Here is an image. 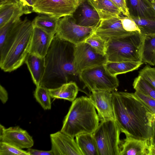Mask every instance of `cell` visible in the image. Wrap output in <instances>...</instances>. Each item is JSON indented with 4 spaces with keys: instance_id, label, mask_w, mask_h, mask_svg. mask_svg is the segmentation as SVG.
Segmentation results:
<instances>
[{
    "instance_id": "f35d334b",
    "label": "cell",
    "mask_w": 155,
    "mask_h": 155,
    "mask_svg": "<svg viewBox=\"0 0 155 155\" xmlns=\"http://www.w3.org/2000/svg\"><path fill=\"white\" fill-rule=\"evenodd\" d=\"M152 136L150 142V144L153 145L155 144V119L152 122Z\"/></svg>"
},
{
    "instance_id": "681fc988",
    "label": "cell",
    "mask_w": 155,
    "mask_h": 155,
    "mask_svg": "<svg viewBox=\"0 0 155 155\" xmlns=\"http://www.w3.org/2000/svg\"></svg>"
},
{
    "instance_id": "603a6c76",
    "label": "cell",
    "mask_w": 155,
    "mask_h": 155,
    "mask_svg": "<svg viewBox=\"0 0 155 155\" xmlns=\"http://www.w3.org/2000/svg\"><path fill=\"white\" fill-rule=\"evenodd\" d=\"M143 64V62L140 61H107L104 65L110 74L117 76L118 74H125L137 70Z\"/></svg>"
},
{
    "instance_id": "b9f144b4",
    "label": "cell",
    "mask_w": 155,
    "mask_h": 155,
    "mask_svg": "<svg viewBox=\"0 0 155 155\" xmlns=\"http://www.w3.org/2000/svg\"><path fill=\"white\" fill-rule=\"evenodd\" d=\"M5 128L4 126L0 124V136L3 133Z\"/></svg>"
},
{
    "instance_id": "8d00e7d4",
    "label": "cell",
    "mask_w": 155,
    "mask_h": 155,
    "mask_svg": "<svg viewBox=\"0 0 155 155\" xmlns=\"http://www.w3.org/2000/svg\"><path fill=\"white\" fill-rule=\"evenodd\" d=\"M8 99V94L5 88L0 85V99L2 103H5Z\"/></svg>"
},
{
    "instance_id": "ffe728a7",
    "label": "cell",
    "mask_w": 155,
    "mask_h": 155,
    "mask_svg": "<svg viewBox=\"0 0 155 155\" xmlns=\"http://www.w3.org/2000/svg\"><path fill=\"white\" fill-rule=\"evenodd\" d=\"M97 11L101 21L120 16L119 8L110 0H87Z\"/></svg>"
},
{
    "instance_id": "5b68a950",
    "label": "cell",
    "mask_w": 155,
    "mask_h": 155,
    "mask_svg": "<svg viewBox=\"0 0 155 155\" xmlns=\"http://www.w3.org/2000/svg\"><path fill=\"white\" fill-rule=\"evenodd\" d=\"M143 36L135 31L127 36L107 41L106 55L108 61H141Z\"/></svg>"
},
{
    "instance_id": "484cf974",
    "label": "cell",
    "mask_w": 155,
    "mask_h": 155,
    "mask_svg": "<svg viewBox=\"0 0 155 155\" xmlns=\"http://www.w3.org/2000/svg\"><path fill=\"white\" fill-rule=\"evenodd\" d=\"M60 18L46 15H39L32 21L34 25L54 36L56 33Z\"/></svg>"
},
{
    "instance_id": "e0dca14e",
    "label": "cell",
    "mask_w": 155,
    "mask_h": 155,
    "mask_svg": "<svg viewBox=\"0 0 155 155\" xmlns=\"http://www.w3.org/2000/svg\"><path fill=\"white\" fill-rule=\"evenodd\" d=\"M130 18L155 20V10L148 0H126Z\"/></svg>"
},
{
    "instance_id": "74e56055",
    "label": "cell",
    "mask_w": 155,
    "mask_h": 155,
    "mask_svg": "<svg viewBox=\"0 0 155 155\" xmlns=\"http://www.w3.org/2000/svg\"><path fill=\"white\" fill-rule=\"evenodd\" d=\"M21 2L19 0H0V7L8 5L19 4Z\"/></svg>"
},
{
    "instance_id": "ac0fdd59",
    "label": "cell",
    "mask_w": 155,
    "mask_h": 155,
    "mask_svg": "<svg viewBox=\"0 0 155 155\" xmlns=\"http://www.w3.org/2000/svg\"><path fill=\"white\" fill-rule=\"evenodd\" d=\"M36 86L40 85L45 70V57L29 53L25 61Z\"/></svg>"
},
{
    "instance_id": "4dcf8cb0",
    "label": "cell",
    "mask_w": 155,
    "mask_h": 155,
    "mask_svg": "<svg viewBox=\"0 0 155 155\" xmlns=\"http://www.w3.org/2000/svg\"><path fill=\"white\" fill-rule=\"evenodd\" d=\"M0 155H29L28 153L22 149L0 141Z\"/></svg>"
},
{
    "instance_id": "44dd1931",
    "label": "cell",
    "mask_w": 155,
    "mask_h": 155,
    "mask_svg": "<svg viewBox=\"0 0 155 155\" xmlns=\"http://www.w3.org/2000/svg\"><path fill=\"white\" fill-rule=\"evenodd\" d=\"M85 2L80 5V14L77 23L82 26L96 28L101 21L98 14L93 7Z\"/></svg>"
},
{
    "instance_id": "f546056e",
    "label": "cell",
    "mask_w": 155,
    "mask_h": 155,
    "mask_svg": "<svg viewBox=\"0 0 155 155\" xmlns=\"http://www.w3.org/2000/svg\"><path fill=\"white\" fill-rule=\"evenodd\" d=\"M99 53L106 55L107 41L94 32L85 41Z\"/></svg>"
},
{
    "instance_id": "836d02e7",
    "label": "cell",
    "mask_w": 155,
    "mask_h": 155,
    "mask_svg": "<svg viewBox=\"0 0 155 155\" xmlns=\"http://www.w3.org/2000/svg\"><path fill=\"white\" fill-rule=\"evenodd\" d=\"M134 93L155 115V99L138 91H135Z\"/></svg>"
},
{
    "instance_id": "d6a6232c",
    "label": "cell",
    "mask_w": 155,
    "mask_h": 155,
    "mask_svg": "<svg viewBox=\"0 0 155 155\" xmlns=\"http://www.w3.org/2000/svg\"><path fill=\"white\" fill-rule=\"evenodd\" d=\"M120 20L123 27L126 31L130 32L138 31L140 33L138 26L132 19L126 16H120Z\"/></svg>"
},
{
    "instance_id": "ab89813d",
    "label": "cell",
    "mask_w": 155,
    "mask_h": 155,
    "mask_svg": "<svg viewBox=\"0 0 155 155\" xmlns=\"http://www.w3.org/2000/svg\"><path fill=\"white\" fill-rule=\"evenodd\" d=\"M149 155H155V147L152 144H150L149 148Z\"/></svg>"
},
{
    "instance_id": "2e32d148",
    "label": "cell",
    "mask_w": 155,
    "mask_h": 155,
    "mask_svg": "<svg viewBox=\"0 0 155 155\" xmlns=\"http://www.w3.org/2000/svg\"><path fill=\"white\" fill-rule=\"evenodd\" d=\"M126 137L121 140L119 155H149V140Z\"/></svg>"
},
{
    "instance_id": "9a60e30c",
    "label": "cell",
    "mask_w": 155,
    "mask_h": 155,
    "mask_svg": "<svg viewBox=\"0 0 155 155\" xmlns=\"http://www.w3.org/2000/svg\"><path fill=\"white\" fill-rule=\"evenodd\" d=\"M54 36L34 26L29 53L45 57Z\"/></svg>"
},
{
    "instance_id": "d4e9b609",
    "label": "cell",
    "mask_w": 155,
    "mask_h": 155,
    "mask_svg": "<svg viewBox=\"0 0 155 155\" xmlns=\"http://www.w3.org/2000/svg\"><path fill=\"white\" fill-rule=\"evenodd\" d=\"M141 61L150 65H155V34L143 36Z\"/></svg>"
},
{
    "instance_id": "7402d4cb",
    "label": "cell",
    "mask_w": 155,
    "mask_h": 155,
    "mask_svg": "<svg viewBox=\"0 0 155 155\" xmlns=\"http://www.w3.org/2000/svg\"><path fill=\"white\" fill-rule=\"evenodd\" d=\"M48 90L51 98L63 99L72 102L76 99L78 88L74 82L71 81Z\"/></svg>"
},
{
    "instance_id": "ee69618b",
    "label": "cell",
    "mask_w": 155,
    "mask_h": 155,
    "mask_svg": "<svg viewBox=\"0 0 155 155\" xmlns=\"http://www.w3.org/2000/svg\"><path fill=\"white\" fill-rule=\"evenodd\" d=\"M150 2L152 7L155 10V0L151 1Z\"/></svg>"
},
{
    "instance_id": "5bb4252c",
    "label": "cell",
    "mask_w": 155,
    "mask_h": 155,
    "mask_svg": "<svg viewBox=\"0 0 155 155\" xmlns=\"http://www.w3.org/2000/svg\"><path fill=\"white\" fill-rule=\"evenodd\" d=\"M0 140L21 149L30 148L34 144L32 137L19 126L5 128L0 136Z\"/></svg>"
},
{
    "instance_id": "7dc6e473",
    "label": "cell",
    "mask_w": 155,
    "mask_h": 155,
    "mask_svg": "<svg viewBox=\"0 0 155 155\" xmlns=\"http://www.w3.org/2000/svg\"><path fill=\"white\" fill-rule=\"evenodd\" d=\"M153 145H154V147H155V144H154Z\"/></svg>"
},
{
    "instance_id": "7bdbcfd3",
    "label": "cell",
    "mask_w": 155,
    "mask_h": 155,
    "mask_svg": "<svg viewBox=\"0 0 155 155\" xmlns=\"http://www.w3.org/2000/svg\"><path fill=\"white\" fill-rule=\"evenodd\" d=\"M28 4V6L29 7H32L33 5V3L32 2V0H25Z\"/></svg>"
},
{
    "instance_id": "30bf717a",
    "label": "cell",
    "mask_w": 155,
    "mask_h": 155,
    "mask_svg": "<svg viewBox=\"0 0 155 155\" xmlns=\"http://www.w3.org/2000/svg\"><path fill=\"white\" fill-rule=\"evenodd\" d=\"M80 5L75 0H38L33 5L32 10L60 18L73 15Z\"/></svg>"
},
{
    "instance_id": "d6986e66",
    "label": "cell",
    "mask_w": 155,
    "mask_h": 155,
    "mask_svg": "<svg viewBox=\"0 0 155 155\" xmlns=\"http://www.w3.org/2000/svg\"><path fill=\"white\" fill-rule=\"evenodd\" d=\"M31 12L30 9L24 6L21 2L0 7V28L11 21L20 18L23 14Z\"/></svg>"
},
{
    "instance_id": "f1b7e54d",
    "label": "cell",
    "mask_w": 155,
    "mask_h": 155,
    "mask_svg": "<svg viewBox=\"0 0 155 155\" xmlns=\"http://www.w3.org/2000/svg\"><path fill=\"white\" fill-rule=\"evenodd\" d=\"M136 23L143 36L155 34V20L130 18Z\"/></svg>"
},
{
    "instance_id": "4316f807",
    "label": "cell",
    "mask_w": 155,
    "mask_h": 155,
    "mask_svg": "<svg viewBox=\"0 0 155 155\" xmlns=\"http://www.w3.org/2000/svg\"><path fill=\"white\" fill-rule=\"evenodd\" d=\"M133 86L136 91L155 99V88L140 76L138 75L134 79Z\"/></svg>"
},
{
    "instance_id": "83f0119b",
    "label": "cell",
    "mask_w": 155,
    "mask_h": 155,
    "mask_svg": "<svg viewBox=\"0 0 155 155\" xmlns=\"http://www.w3.org/2000/svg\"><path fill=\"white\" fill-rule=\"evenodd\" d=\"M34 95L37 101L44 110L51 109V97L48 89L40 85L36 86Z\"/></svg>"
},
{
    "instance_id": "7c38bea8",
    "label": "cell",
    "mask_w": 155,
    "mask_h": 155,
    "mask_svg": "<svg viewBox=\"0 0 155 155\" xmlns=\"http://www.w3.org/2000/svg\"><path fill=\"white\" fill-rule=\"evenodd\" d=\"M54 155H83L74 138L61 130L50 134Z\"/></svg>"
},
{
    "instance_id": "60d3db41",
    "label": "cell",
    "mask_w": 155,
    "mask_h": 155,
    "mask_svg": "<svg viewBox=\"0 0 155 155\" xmlns=\"http://www.w3.org/2000/svg\"><path fill=\"white\" fill-rule=\"evenodd\" d=\"M23 4L24 6L30 8V7L26 2L25 0H19Z\"/></svg>"
},
{
    "instance_id": "d590c367",
    "label": "cell",
    "mask_w": 155,
    "mask_h": 155,
    "mask_svg": "<svg viewBox=\"0 0 155 155\" xmlns=\"http://www.w3.org/2000/svg\"><path fill=\"white\" fill-rule=\"evenodd\" d=\"M29 155H54L52 151H43L30 148H28L27 151Z\"/></svg>"
},
{
    "instance_id": "8992f818",
    "label": "cell",
    "mask_w": 155,
    "mask_h": 155,
    "mask_svg": "<svg viewBox=\"0 0 155 155\" xmlns=\"http://www.w3.org/2000/svg\"><path fill=\"white\" fill-rule=\"evenodd\" d=\"M120 130L112 120L101 121L93 133L96 141L99 155H119Z\"/></svg>"
},
{
    "instance_id": "4fadbf2b",
    "label": "cell",
    "mask_w": 155,
    "mask_h": 155,
    "mask_svg": "<svg viewBox=\"0 0 155 155\" xmlns=\"http://www.w3.org/2000/svg\"><path fill=\"white\" fill-rule=\"evenodd\" d=\"M94 32L107 41L109 40L122 38L134 32H128L123 28L120 16L101 20Z\"/></svg>"
},
{
    "instance_id": "6da1fadb",
    "label": "cell",
    "mask_w": 155,
    "mask_h": 155,
    "mask_svg": "<svg viewBox=\"0 0 155 155\" xmlns=\"http://www.w3.org/2000/svg\"><path fill=\"white\" fill-rule=\"evenodd\" d=\"M115 121L126 136L150 141L155 115L134 93L112 92Z\"/></svg>"
},
{
    "instance_id": "9c48e42d",
    "label": "cell",
    "mask_w": 155,
    "mask_h": 155,
    "mask_svg": "<svg viewBox=\"0 0 155 155\" xmlns=\"http://www.w3.org/2000/svg\"><path fill=\"white\" fill-rule=\"evenodd\" d=\"M107 61L106 55L99 53L85 42L74 45V65L78 75L86 69L105 64Z\"/></svg>"
},
{
    "instance_id": "3957f363",
    "label": "cell",
    "mask_w": 155,
    "mask_h": 155,
    "mask_svg": "<svg viewBox=\"0 0 155 155\" xmlns=\"http://www.w3.org/2000/svg\"><path fill=\"white\" fill-rule=\"evenodd\" d=\"M34 25L26 17L13 24L0 43V67L11 72L21 66L29 53Z\"/></svg>"
},
{
    "instance_id": "ba28073f",
    "label": "cell",
    "mask_w": 155,
    "mask_h": 155,
    "mask_svg": "<svg viewBox=\"0 0 155 155\" xmlns=\"http://www.w3.org/2000/svg\"><path fill=\"white\" fill-rule=\"evenodd\" d=\"M96 28L78 25L73 15L60 18L56 34L59 37L76 45L84 42Z\"/></svg>"
},
{
    "instance_id": "cb8c5ba5",
    "label": "cell",
    "mask_w": 155,
    "mask_h": 155,
    "mask_svg": "<svg viewBox=\"0 0 155 155\" xmlns=\"http://www.w3.org/2000/svg\"><path fill=\"white\" fill-rule=\"evenodd\" d=\"M75 137L77 143L83 155H99L97 143L93 133L81 134Z\"/></svg>"
},
{
    "instance_id": "c3c4849f",
    "label": "cell",
    "mask_w": 155,
    "mask_h": 155,
    "mask_svg": "<svg viewBox=\"0 0 155 155\" xmlns=\"http://www.w3.org/2000/svg\"><path fill=\"white\" fill-rule=\"evenodd\" d=\"M150 0L152 1V0Z\"/></svg>"
},
{
    "instance_id": "f6af8a7d",
    "label": "cell",
    "mask_w": 155,
    "mask_h": 155,
    "mask_svg": "<svg viewBox=\"0 0 155 155\" xmlns=\"http://www.w3.org/2000/svg\"><path fill=\"white\" fill-rule=\"evenodd\" d=\"M80 5L82 3L85 2L87 0H76Z\"/></svg>"
},
{
    "instance_id": "52a82bcc",
    "label": "cell",
    "mask_w": 155,
    "mask_h": 155,
    "mask_svg": "<svg viewBox=\"0 0 155 155\" xmlns=\"http://www.w3.org/2000/svg\"><path fill=\"white\" fill-rule=\"evenodd\" d=\"M78 75L80 80L91 91H115L119 81L117 76L110 74L104 64L97 66L82 71Z\"/></svg>"
},
{
    "instance_id": "7a4b0ae2",
    "label": "cell",
    "mask_w": 155,
    "mask_h": 155,
    "mask_svg": "<svg viewBox=\"0 0 155 155\" xmlns=\"http://www.w3.org/2000/svg\"><path fill=\"white\" fill-rule=\"evenodd\" d=\"M74 45L55 34L45 57V70L40 86L55 88L78 75L74 65Z\"/></svg>"
},
{
    "instance_id": "8fae6325",
    "label": "cell",
    "mask_w": 155,
    "mask_h": 155,
    "mask_svg": "<svg viewBox=\"0 0 155 155\" xmlns=\"http://www.w3.org/2000/svg\"><path fill=\"white\" fill-rule=\"evenodd\" d=\"M89 98L97 112L100 120H115L112 92L106 91H93Z\"/></svg>"
},
{
    "instance_id": "e575fe53",
    "label": "cell",
    "mask_w": 155,
    "mask_h": 155,
    "mask_svg": "<svg viewBox=\"0 0 155 155\" xmlns=\"http://www.w3.org/2000/svg\"><path fill=\"white\" fill-rule=\"evenodd\" d=\"M110 0L119 8L123 15L130 18L129 13L127 6L126 0Z\"/></svg>"
},
{
    "instance_id": "bcb514c9",
    "label": "cell",
    "mask_w": 155,
    "mask_h": 155,
    "mask_svg": "<svg viewBox=\"0 0 155 155\" xmlns=\"http://www.w3.org/2000/svg\"><path fill=\"white\" fill-rule=\"evenodd\" d=\"M33 5L38 0H32Z\"/></svg>"
},
{
    "instance_id": "1f68e13d",
    "label": "cell",
    "mask_w": 155,
    "mask_h": 155,
    "mask_svg": "<svg viewBox=\"0 0 155 155\" xmlns=\"http://www.w3.org/2000/svg\"><path fill=\"white\" fill-rule=\"evenodd\" d=\"M141 76L150 84L155 88V68L147 64L139 72Z\"/></svg>"
},
{
    "instance_id": "277c9868",
    "label": "cell",
    "mask_w": 155,
    "mask_h": 155,
    "mask_svg": "<svg viewBox=\"0 0 155 155\" xmlns=\"http://www.w3.org/2000/svg\"><path fill=\"white\" fill-rule=\"evenodd\" d=\"M99 120L89 97L81 96L72 101L61 131L74 138L81 134L93 133Z\"/></svg>"
}]
</instances>
